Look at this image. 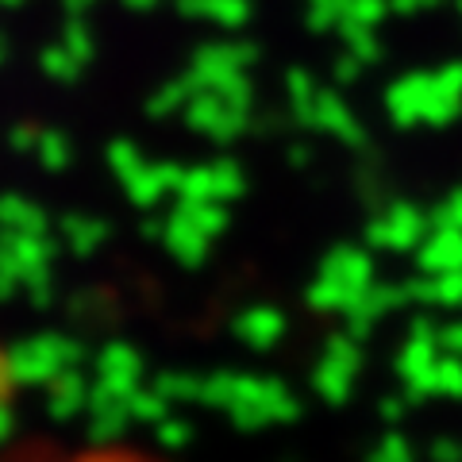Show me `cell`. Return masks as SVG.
Segmentation results:
<instances>
[]
</instances>
